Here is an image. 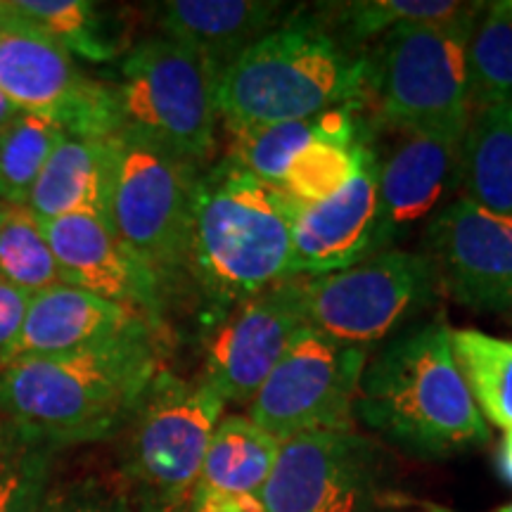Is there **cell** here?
<instances>
[{
    "label": "cell",
    "instance_id": "obj_1",
    "mask_svg": "<svg viewBox=\"0 0 512 512\" xmlns=\"http://www.w3.org/2000/svg\"><path fill=\"white\" fill-rule=\"evenodd\" d=\"M159 373L155 323H140L69 354L15 361L0 373V411L41 444L98 441L131 420Z\"/></svg>",
    "mask_w": 512,
    "mask_h": 512
},
{
    "label": "cell",
    "instance_id": "obj_2",
    "mask_svg": "<svg viewBox=\"0 0 512 512\" xmlns=\"http://www.w3.org/2000/svg\"><path fill=\"white\" fill-rule=\"evenodd\" d=\"M354 418L415 458H451L491 439L451 347V328L434 318L368 358Z\"/></svg>",
    "mask_w": 512,
    "mask_h": 512
},
{
    "label": "cell",
    "instance_id": "obj_3",
    "mask_svg": "<svg viewBox=\"0 0 512 512\" xmlns=\"http://www.w3.org/2000/svg\"><path fill=\"white\" fill-rule=\"evenodd\" d=\"M366 53L339 38L316 12L292 17L247 48L216 86L228 131L306 121L332 107L368 105Z\"/></svg>",
    "mask_w": 512,
    "mask_h": 512
},
{
    "label": "cell",
    "instance_id": "obj_4",
    "mask_svg": "<svg viewBox=\"0 0 512 512\" xmlns=\"http://www.w3.org/2000/svg\"><path fill=\"white\" fill-rule=\"evenodd\" d=\"M299 207L230 157L197 176L188 268L216 309L287 278Z\"/></svg>",
    "mask_w": 512,
    "mask_h": 512
},
{
    "label": "cell",
    "instance_id": "obj_5",
    "mask_svg": "<svg viewBox=\"0 0 512 512\" xmlns=\"http://www.w3.org/2000/svg\"><path fill=\"white\" fill-rule=\"evenodd\" d=\"M484 3L441 24H411L382 36L368 55V105L382 124L408 136L460 143L472 117L470 53L472 31Z\"/></svg>",
    "mask_w": 512,
    "mask_h": 512
},
{
    "label": "cell",
    "instance_id": "obj_6",
    "mask_svg": "<svg viewBox=\"0 0 512 512\" xmlns=\"http://www.w3.org/2000/svg\"><path fill=\"white\" fill-rule=\"evenodd\" d=\"M219 76L195 50L166 36L140 41L114 83L119 133L157 145L183 162H204L216 147Z\"/></svg>",
    "mask_w": 512,
    "mask_h": 512
},
{
    "label": "cell",
    "instance_id": "obj_7",
    "mask_svg": "<svg viewBox=\"0 0 512 512\" xmlns=\"http://www.w3.org/2000/svg\"><path fill=\"white\" fill-rule=\"evenodd\" d=\"M223 399L202 377L162 370L131 415L126 477L140 512H185L223 415Z\"/></svg>",
    "mask_w": 512,
    "mask_h": 512
},
{
    "label": "cell",
    "instance_id": "obj_8",
    "mask_svg": "<svg viewBox=\"0 0 512 512\" xmlns=\"http://www.w3.org/2000/svg\"><path fill=\"white\" fill-rule=\"evenodd\" d=\"M195 164L131 136L112 138L107 223L159 283L188 268Z\"/></svg>",
    "mask_w": 512,
    "mask_h": 512
},
{
    "label": "cell",
    "instance_id": "obj_9",
    "mask_svg": "<svg viewBox=\"0 0 512 512\" xmlns=\"http://www.w3.org/2000/svg\"><path fill=\"white\" fill-rule=\"evenodd\" d=\"M297 278L306 328L356 349L392 335L437 292L430 259L394 247L342 271Z\"/></svg>",
    "mask_w": 512,
    "mask_h": 512
},
{
    "label": "cell",
    "instance_id": "obj_10",
    "mask_svg": "<svg viewBox=\"0 0 512 512\" xmlns=\"http://www.w3.org/2000/svg\"><path fill=\"white\" fill-rule=\"evenodd\" d=\"M394 494L382 444L354 430H320L280 444L259 498L266 512H373Z\"/></svg>",
    "mask_w": 512,
    "mask_h": 512
},
{
    "label": "cell",
    "instance_id": "obj_11",
    "mask_svg": "<svg viewBox=\"0 0 512 512\" xmlns=\"http://www.w3.org/2000/svg\"><path fill=\"white\" fill-rule=\"evenodd\" d=\"M0 93L19 112L55 119L67 136L110 140L119 133L114 88L88 79L57 38L12 10L0 22Z\"/></svg>",
    "mask_w": 512,
    "mask_h": 512
},
{
    "label": "cell",
    "instance_id": "obj_12",
    "mask_svg": "<svg viewBox=\"0 0 512 512\" xmlns=\"http://www.w3.org/2000/svg\"><path fill=\"white\" fill-rule=\"evenodd\" d=\"M368 351L304 328L249 401V420L275 441L354 430V403Z\"/></svg>",
    "mask_w": 512,
    "mask_h": 512
},
{
    "label": "cell",
    "instance_id": "obj_13",
    "mask_svg": "<svg viewBox=\"0 0 512 512\" xmlns=\"http://www.w3.org/2000/svg\"><path fill=\"white\" fill-rule=\"evenodd\" d=\"M306 328L299 278H283L233 306L204 344L202 380L223 403H249Z\"/></svg>",
    "mask_w": 512,
    "mask_h": 512
},
{
    "label": "cell",
    "instance_id": "obj_14",
    "mask_svg": "<svg viewBox=\"0 0 512 512\" xmlns=\"http://www.w3.org/2000/svg\"><path fill=\"white\" fill-rule=\"evenodd\" d=\"M425 249L437 290L472 311L512 309V216L460 197L427 223Z\"/></svg>",
    "mask_w": 512,
    "mask_h": 512
},
{
    "label": "cell",
    "instance_id": "obj_15",
    "mask_svg": "<svg viewBox=\"0 0 512 512\" xmlns=\"http://www.w3.org/2000/svg\"><path fill=\"white\" fill-rule=\"evenodd\" d=\"M43 230L64 285L79 287L157 323L162 283L121 245L110 223L91 214H74L46 221Z\"/></svg>",
    "mask_w": 512,
    "mask_h": 512
},
{
    "label": "cell",
    "instance_id": "obj_16",
    "mask_svg": "<svg viewBox=\"0 0 512 512\" xmlns=\"http://www.w3.org/2000/svg\"><path fill=\"white\" fill-rule=\"evenodd\" d=\"M377 164L380 159L370 150L347 188L325 202L299 207L287 278L335 273L377 254Z\"/></svg>",
    "mask_w": 512,
    "mask_h": 512
},
{
    "label": "cell",
    "instance_id": "obj_17",
    "mask_svg": "<svg viewBox=\"0 0 512 512\" xmlns=\"http://www.w3.org/2000/svg\"><path fill=\"white\" fill-rule=\"evenodd\" d=\"M460 185V143L430 136H408L387 162L377 164V252L420 221L432 219L441 200Z\"/></svg>",
    "mask_w": 512,
    "mask_h": 512
},
{
    "label": "cell",
    "instance_id": "obj_18",
    "mask_svg": "<svg viewBox=\"0 0 512 512\" xmlns=\"http://www.w3.org/2000/svg\"><path fill=\"white\" fill-rule=\"evenodd\" d=\"M140 323H152V320L83 292L79 287L60 283L29 299L27 318L19 332L12 363L22 358L69 354L117 337Z\"/></svg>",
    "mask_w": 512,
    "mask_h": 512
},
{
    "label": "cell",
    "instance_id": "obj_19",
    "mask_svg": "<svg viewBox=\"0 0 512 512\" xmlns=\"http://www.w3.org/2000/svg\"><path fill=\"white\" fill-rule=\"evenodd\" d=\"M285 3L268 0H171L159 5L162 36L195 50L216 76L283 24Z\"/></svg>",
    "mask_w": 512,
    "mask_h": 512
},
{
    "label": "cell",
    "instance_id": "obj_20",
    "mask_svg": "<svg viewBox=\"0 0 512 512\" xmlns=\"http://www.w3.org/2000/svg\"><path fill=\"white\" fill-rule=\"evenodd\" d=\"M112 188V138L64 136L29 192L27 207L38 221L91 214L107 221Z\"/></svg>",
    "mask_w": 512,
    "mask_h": 512
},
{
    "label": "cell",
    "instance_id": "obj_21",
    "mask_svg": "<svg viewBox=\"0 0 512 512\" xmlns=\"http://www.w3.org/2000/svg\"><path fill=\"white\" fill-rule=\"evenodd\" d=\"M465 200L512 216V105H484L460 140Z\"/></svg>",
    "mask_w": 512,
    "mask_h": 512
},
{
    "label": "cell",
    "instance_id": "obj_22",
    "mask_svg": "<svg viewBox=\"0 0 512 512\" xmlns=\"http://www.w3.org/2000/svg\"><path fill=\"white\" fill-rule=\"evenodd\" d=\"M280 441L261 430L249 415L221 418L211 434L197 491L259 494L278 458Z\"/></svg>",
    "mask_w": 512,
    "mask_h": 512
},
{
    "label": "cell",
    "instance_id": "obj_23",
    "mask_svg": "<svg viewBox=\"0 0 512 512\" xmlns=\"http://www.w3.org/2000/svg\"><path fill=\"white\" fill-rule=\"evenodd\" d=\"M10 10L91 62H110L126 50L128 29L88 0H15Z\"/></svg>",
    "mask_w": 512,
    "mask_h": 512
},
{
    "label": "cell",
    "instance_id": "obj_24",
    "mask_svg": "<svg viewBox=\"0 0 512 512\" xmlns=\"http://www.w3.org/2000/svg\"><path fill=\"white\" fill-rule=\"evenodd\" d=\"M477 3L456 0H356L320 5L316 15L351 48L411 24H441L467 15Z\"/></svg>",
    "mask_w": 512,
    "mask_h": 512
},
{
    "label": "cell",
    "instance_id": "obj_25",
    "mask_svg": "<svg viewBox=\"0 0 512 512\" xmlns=\"http://www.w3.org/2000/svg\"><path fill=\"white\" fill-rule=\"evenodd\" d=\"M451 347L479 413L491 425L512 430V339L482 330H451Z\"/></svg>",
    "mask_w": 512,
    "mask_h": 512
},
{
    "label": "cell",
    "instance_id": "obj_26",
    "mask_svg": "<svg viewBox=\"0 0 512 512\" xmlns=\"http://www.w3.org/2000/svg\"><path fill=\"white\" fill-rule=\"evenodd\" d=\"M472 105H512V0L484 3L470 53Z\"/></svg>",
    "mask_w": 512,
    "mask_h": 512
},
{
    "label": "cell",
    "instance_id": "obj_27",
    "mask_svg": "<svg viewBox=\"0 0 512 512\" xmlns=\"http://www.w3.org/2000/svg\"><path fill=\"white\" fill-rule=\"evenodd\" d=\"M0 283L29 297L62 283L43 223L27 204H8L0 223Z\"/></svg>",
    "mask_w": 512,
    "mask_h": 512
},
{
    "label": "cell",
    "instance_id": "obj_28",
    "mask_svg": "<svg viewBox=\"0 0 512 512\" xmlns=\"http://www.w3.org/2000/svg\"><path fill=\"white\" fill-rule=\"evenodd\" d=\"M67 136L55 119L19 112L0 131V202L27 204L53 150Z\"/></svg>",
    "mask_w": 512,
    "mask_h": 512
},
{
    "label": "cell",
    "instance_id": "obj_29",
    "mask_svg": "<svg viewBox=\"0 0 512 512\" xmlns=\"http://www.w3.org/2000/svg\"><path fill=\"white\" fill-rule=\"evenodd\" d=\"M230 133L228 157L242 169L271 185H283L292 159L313 140L323 138L320 114L306 121L235 128Z\"/></svg>",
    "mask_w": 512,
    "mask_h": 512
},
{
    "label": "cell",
    "instance_id": "obj_30",
    "mask_svg": "<svg viewBox=\"0 0 512 512\" xmlns=\"http://www.w3.org/2000/svg\"><path fill=\"white\" fill-rule=\"evenodd\" d=\"M370 150H373V140L354 145L313 140L292 159L280 188L302 207L330 200L339 190L347 188Z\"/></svg>",
    "mask_w": 512,
    "mask_h": 512
},
{
    "label": "cell",
    "instance_id": "obj_31",
    "mask_svg": "<svg viewBox=\"0 0 512 512\" xmlns=\"http://www.w3.org/2000/svg\"><path fill=\"white\" fill-rule=\"evenodd\" d=\"M53 446L15 434L0 439V512H38L46 494Z\"/></svg>",
    "mask_w": 512,
    "mask_h": 512
},
{
    "label": "cell",
    "instance_id": "obj_32",
    "mask_svg": "<svg viewBox=\"0 0 512 512\" xmlns=\"http://www.w3.org/2000/svg\"><path fill=\"white\" fill-rule=\"evenodd\" d=\"M29 294L0 283V373L12 363L19 332L29 309Z\"/></svg>",
    "mask_w": 512,
    "mask_h": 512
},
{
    "label": "cell",
    "instance_id": "obj_33",
    "mask_svg": "<svg viewBox=\"0 0 512 512\" xmlns=\"http://www.w3.org/2000/svg\"><path fill=\"white\" fill-rule=\"evenodd\" d=\"M185 512H266L259 494H221V491H192Z\"/></svg>",
    "mask_w": 512,
    "mask_h": 512
},
{
    "label": "cell",
    "instance_id": "obj_34",
    "mask_svg": "<svg viewBox=\"0 0 512 512\" xmlns=\"http://www.w3.org/2000/svg\"><path fill=\"white\" fill-rule=\"evenodd\" d=\"M57 512H133V505L121 494L110 491H83L67 501H57Z\"/></svg>",
    "mask_w": 512,
    "mask_h": 512
},
{
    "label": "cell",
    "instance_id": "obj_35",
    "mask_svg": "<svg viewBox=\"0 0 512 512\" xmlns=\"http://www.w3.org/2000/svg\"><path fill=\"white\" fill-rule=\"evenodd\" d=\"M373 512H458V510H451L446 508V505H437L430 501H418V498L399 491V494L387 498L382 505H377Z\"/></svg>",
    "mask_w": 512,
    "mask_h": 512
},
{
    "label": "cell",
    "instance_id": "obj_36",
    "mask_svg": "<svg viewBox=\"0 0 512 512\" xmlns=\"http://www.w3.org/2000/svg\"><path fill=\"white\" fill-rule=\"evenodd\" d=\"M498 475L505 484L512 486V448L510 446H501L498 451Z\"/></svg>",
    "mask_w": 512,
    "mask_h": 512
},
{
    "label": "cell",
    "instance_id": "obj_37",
    "mask_svg": "<svg viewBox=\"0 0 512 512\" xmlns=\"http://www.w3.org/2000/svg\"><path fill=\"white\" fill-rule=\"evenodd\" d=\"M17 114H19L17 107L12 105V102H10L8 98H5L3 93H0V131H3V128L8 126L10 121L17 117Z\"/></svg>",
    "mask_w": 512,
    "mask_h": 512
},
{
    "label": "cell",
    "instance_id": "obj_38",
    "mask_svg": "<svg viewBox=\"0 0 512 512\" xmlns=\"http://www.w3.org/2000/svg\"><path fill=\"white\" fill-rule=\"evenodd\" d=\"M38 512H57V501H43L41 508Z\"/></svg>",
    "mask_w": 512,
    "mask_h": 512
},
{
    "label": "cell",
    "instance_id": "obj_39",
    "mask_svg": "<svg viewBox=\"0 0 512 512\" xmlns=\"http://www.w3.org/2000/svg\"><path fill=\"white\" fill-rule=\"evenodd\" d=\"M10 15V5L8 3H0V22Z\"/></svg>",
    "mask_w": 512,
    "mask_h": 512
},
{
    "label": "cell",
    "instance_id": "obj_40",
    "mask_svg": "<svg viewBox=\"0 0 512 512\" xmlns=\"http://www.w3.org/2000/svg\"><path fill=\"white\" fill-rule=\"evenodd\" d=\"M5 209H8V204L0 202V223H3V216H5Z\"/></svg>",
    "mask_w": 512,
    "mask_h": 512
},
{
    "label": "cell",
    "instance_id": "obj_41",
    "mask_svg": "<svg viewBox=\"0 0 512 512\" xmlns=\"http://www.w3.org/2000/svg\"><path fill=\"white\" fill-rule=\"evenodd\" d=\"M494 512H512V503L503 505V508H498V510H494Z\"/></svg>",
    "mask_w": 512,
    "mask_h": 512
}]
</instances>
